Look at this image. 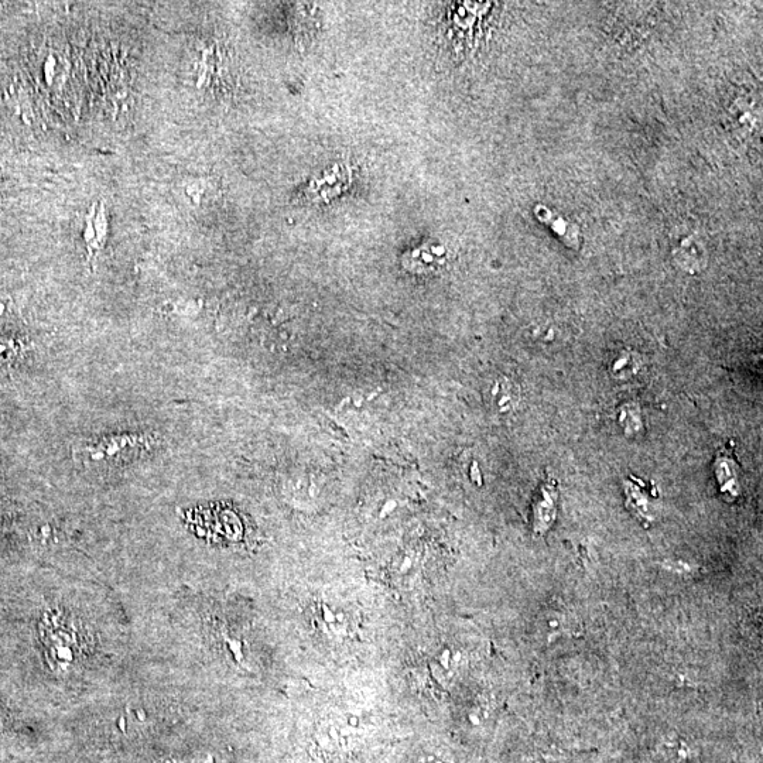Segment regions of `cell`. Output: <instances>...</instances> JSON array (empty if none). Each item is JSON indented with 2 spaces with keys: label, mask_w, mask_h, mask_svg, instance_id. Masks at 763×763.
<instances>
[{
  "label": "cell",
  "mask_w": 763,
  "mask_h": 763,
  "mask_svg": "<svg viewBox=\"0 0 763 763\" xmlns=\"http://www.w3.org/2000/svg\"><path fill=\"white\" fill-rule=\"evenodd\" d=\"M39 628L44 652L53 669L68 672L85 659L90 639L78 619L60 609H53L43 615Z\"/></svg>",
  "instance_id": "obj_1"
},
{
  "label": "cell",
  "mask_w": 763,
  "mask_h": 763,
  "mask_svg": "<svg viewBox=\"0 0 763 763\" xmlns=\"http://www.w3.org/2000/svg\"><path fill=\"white\" fill-rule=\"evenodd\" d=\"M673 256L677 265L691 275L704 270L708 260L706 245L697 234L686 235L677 241L673 248Z\"/></svg>",
  "instance_id": "obj_2"
},
{
  "label": "cell",
  "mask_w": 763,
  "mask_h": 763,
  "mask_svg": "<svg viewBox=\"0 0 763 763\" xmlns=\"http://www.w3.org/2000/svg\"><path fill=\"white\" fill-rule=\"evenodd\" d=\"M92 457L102 458L106 461V458H111V463H119V457L126 455V458L132 457V455H138L142 453V439L138 437H118V439H109L101 441L98 446L92 447Z\"/></svg>",
  "instance_id": "obj_3"
},
{
  "label": "cell",
  "mask_w": 763,
  "mask_h": 763,
  "mask_svg": "<svg viewBox=\"0 0 763 763\" xmlns=\"http://www.w3.org/2000/svg\"><path fill=\"white\" fill-rule=\"evenodd\" d=\"M108 238V220H106L104 204H95L85 220L84 239L88 252L94 255L101 251Z\"/></svg>",
  "instance_id": "obj_4"
},
{
  "label": "cell",
  "mask_w": 763,
  "mask_h": 763,
  "mask_svg": "<svg viewBox=\"0 0 763 763\" xmlns=\"http://www.w3.org/2000/svg\"><path fill=\"white\" fill-rule=\"evenodd\" d=\"M314 624L324 634L330 636L347 635L350 631V618L342 609L330 607V605L318 604L314 609Z\"/></svg>",
  "instance_id": "obj_5"
},
{
  "label": "cell",
  "mask_w": 763,
  "mask_h": 763,
  "mask_svg": "<svg viewBox=\"0 0 763 763\" xmlns=\"http://www.w3.org/2000/svg\"><path fill=\"white\" fill-rule=\"evenodd\" d=\"M446 258L447 252L444 246L426 244L407 253L403 262L407 269H412L413 272H430L440 268Z\"/></svg>",
  "instance_id": "obj_6"
},
{
  "label": "cell",
  "mask_w": 763,
  "mask_h": 763,
  "mask_svg": "<svg viewBox=\"0 0 763 763\" xmlns=\"http://www.w3.org/2000/svg\"><path fill=\"white\" fill-rule=\"evenodd\" d=\"M496 406L501 410H508L516 400V393L513 392L511 382H498L494 388Z\"/></svg>",
  "instance_id": "obj_7"
}]
</instances>
